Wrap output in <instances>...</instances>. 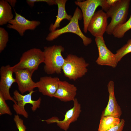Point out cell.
Segmentation results:
<instances>
[{"label":"cell","instance_id":"cell-1","mask_svg":"<svg viewBox=\"0 0 131 131\" xmlns=\"http://www.w3.org/2000/svg\"><path fill=\"white\" fill-rule=\"evenodd\" d=\"M65 50L61 45H54L45 47L43 51L45 56L44 69L48 74H60L65 61L62 53Z\"/></svg>","mask_w":131,"mask_h":131},{"label":"cell","instance_id":"cell-2","mask_svg":"<svg viewBox=\"0 0 131 131\" xmlns=\"http://www.w3.org/2000/svg\"><path fill=\"white\" fill-rule=\"evenodd\" d=\"M83 18L81 10L77 7L69 23L63 27L50 32L46 38L48 41H52L61 35L65 33H71L75 34L82 39L84 45L88 46L92 42L91 39L86 36L83 33L80 27L79 21Z\"/></svg>","mask_w":131,"mask_h":131},{"label":"cell","instance_id":"cell-3","mask_svg":"<svg viewBox=\"0 0 131 131\" xmlns=\"http://www.w3.org/2000/svg\"><path fill=\"white\" fill-rule=\"evenodd\" d=\"M130 2V0H118L106 12L107 18L110 17L111 19L106 31L107 34H112L116 27L126 22Z\"/></svg>","mask_w":131,"mask_h":131},{"label":"cell","instance_id":"cell-4","mask_svg":"<svg viewBox=\"0 0 131 131\" xmlns=\"http://www.w3.org/2000/svg\"><path fill=\"white\" fill-rule=\"evenodd\" d=\"M89 65L83 57L70 54L65 58L62 71L65 76L75 81L85 74Z\"/></svg>","mask_w":131,"mask_h":131},{"label":"cell","instance_id":"cell-5","mask_svg":"<svg viewBox=\"0 0 131 131\" xmlns=\"http://www.w3.org/2000/svg\"><path fill=\"white\" fill-rule=\"evenodd\" d=\"M45 59L43 51L37 48H33L23 53L19 62L12 66L13 69H29L35 71L40 65L44 63Z\"/></svg>","mask_w":131,"mask_h":131},{"label":"cell","instance_id":"cell-6","mask_svg":"<svg viewBox=\"0 0 131 131\" xmlns=\"http://www.w3.org/2000/svg\"><path fill=\"white\" fill-rule=\"evenodd\" d=\"M75 4L81 8L83 15V31L85 33L87 31L89 23L94 15L97 8L99 6L102 9L106 12L109 8L106 0H87L81 1H75Z\"/></svg>","mask_w":131,"mask_h":131},{"label":"cell","instance_id":"cell-7","mask_svg":"<svg viewBox=\"0 0 131 131\" xmlns=\"http://www.w3.org/2000/svg\"><path fill=\"white\" fill-rule=\"evenodd\" d=\"M35 91H32L25 95L20 93L17 90L13 92V98L17 102L16 104L13 105V109L17 115L23 116L26 118L28 116V113L25 109V106L26 104H29L32 105L31 107L33 112L36 111L40 107L41 99L40 97L37 100H33L32 95Z\"/></svg>","mask_w":131,"mask_h":131},{"label":"cell","instance_id":"cell-8","mask_svg":"<svg viewBox=\"0 0 131 131\" xmlns=\"http://www.w3.org/2000/svg\"><path fill=\"white\" fill-rule=\"evenodd\" d=\"M73 101V107L66 112L63 120H59L58 118L54 117L43 121L48 124L56 123L60 129L66 131L70 124L77 120L82 111L81 105L77 99L75 98Z\"/></svg>","mask_w":131,"mask_h":131},{"label":"cell","instance_id":"cell-9","mask_svg":"<svg viewBox=\"0 0 131 131\" xmlns=\"http://www.w3.org/2000/svg\"><path fill=\"white\" fill-rule=\"evenodd\" d=\"M13 70L9 65L1 66L0 70V93L5 100H9L16 104V102L10 94L9 89L12 84L16 82L13 76Z\"/></svg>","mask_w":131,"mask_h":131},{"label":"cell","instance_id":"cell-10","mask_svg":"<svg viewBox=\"0 0 131 131\" xmlns=\"http://www.w3.org/2000/svg\"><path fill=\"white\" fill-rule=\"evenodd\" d=\"M95 41L98 53L96 63L99 65L116 67L118 63L115 55L107 48L103 36L95 37Z\"/></svg>","mask_w":131,"mask_h":131},{"label":"cell","instance_id":"cell-11","mask_svg":"<svg viewBox=\"0 0 131 131\" xmlns=\"http://www.w3.org/2000/svg\"><path fill=\"white\" fill-rule=\"evenodd\" d=\"M13 70L15 75L16 82L21 94L27 91L30 92L36 88V82L32 79V75L35 71L27 69Z\"/></svg>","mask_w":131,"mask_h":131},{"label":"cell","instance_id":"cell-12","mask_svg":"<svg viewBox=\"0 0 131 131\" xmlns=\"http://www.w3.org/2000/svg\"><path fill=\"white\" fill-rule=\"evenodd\" d=\"M107 18L102 9L95 12L89 23L87 31L95 37L103 36L108 25Z\"/></svg>","mask_w":131,"mask_h":131},{"label":"cell","instance_id":"cell-13","mask_svg":"<svg viewBox=\"0 0 131 131\" xmlns=\"http://www.w3.org/2000/svg\"><path fill=\"white\" fill-rule=\"evenodd\" d=\"M40 24L39 21L28 20L15 11L14 18L8 22L7 26L16 30L22 36L26 31L34 30Z\"/></svg>","mask_w":131,"mask_h":131},{"label":"cell","instance_id":"cell-14","mask_svg":"<svg viewBox=\"0 0 131 131\" xmlns=\"http://www.w3.org/2000/svg\"><path fill=\"white\" fill-rule=\"evenodd\" d=\"M114 83L113 81H109L107 85L109 98L106 107L102 112L101 117L111 116L120 119L122 112L115 97Z\"/></svg>","mask_w":131,"mask_h":131},{"label":"cell","instance_id":"cell-15","mask_svg":"<svg viewBox=\"0 0 131 131\" xmlns=\"http://www.w3.org/2000/svg\"><path fill=\"white\" fill-rule=\"evenodd\" d=\"M60 81L57 77H42L36 82V88L43 95L52 98L57 89Z\"/></svg>","mask_w":131,"mask_h":131},{"label":"cell","instance_id":"cell-16","mask_svg":"<svg viewBox=\"0 0 131 131\" xmlns=\"http://www.w3.org/2000/svg\"><path fill=\"white\" fill-rule=\"evenodd\" d=\"M77 90L74 84L66 81H60L57 89L53 97L61 101H73L75 99Z\"/></svg>","mask_w":131,"mask_h":131},{"label":"cell","instance_id":"cell-17","mask_svg":"<svg viewBox=\"0 0 131 131\" xmlns=\"http://www.w3.org/2000/svg\"><path fill=\"white\" fill-rule=\"evenodd\" d=\"M66 0H55L58 8V12L56 19L54 24H52L50 26L49 30L50 32L56 30L60 26L61 22L64 19H66L70 21L72 16L67 14L65 9V5Z\"/></svg>","mask_w":131,"mask_h":131},{"label":"cell","instance_id":"cell-18","mask_svg":"<svg viewBox=\"0 0 131 131\" xmlns=\"http://www.w3.org/2000/svg\"><path fill=\"white\" fill-rule=\"evenodd\" d=\"M13 18L11 6L6 0H0V25L7 24Z\"/></svg>","mask_w":131,"mask_h":131},{"label":"cell","instance_id":"cell-19","mask_svg":"<svg viewBox=\"0 0 131 131\" xmlns=\"http://www.w3.org/2000/svg\"><path fill=\"white\" fill-rule=\"evenodd\" d=\"M121 119L111 116L101 117L98 131H107L118 124Z\"/></svg>","mask_w":131,"mask_h":131},{"label":"cell","instance_id":"cell-20","mask_svg":"<svg viewBox=\"0 0 131 131\" xmlns=\"http://www.w3.org/2000/svg\"><path fill=\"white\" fill-rule=\"evenodd\" d=\"M131 29V15L129 19L124 24L116 27L112 33L114 36L117 38H121L125 33Z\"/></svg>","mask_w":131,"mask_h":131},{"label":"cell","instance_id":"cell-21","mask_svg":"<svg viewBox=\"0 0 131 131\" xmlns=\"http://www.w3.org/2000/svg\"><path fill=\"white\" fill-rule=\"evenodd\" d=\"M131 52V39L129 40L127 43L117 50L115 54L117 63L127 54Z\"/></svg>","mask_w":131,"mask_h":131},{"label":"cell","instance_id":"cell-22","mask_svg":"<svg viewBox=\"0 0 131 131\" xmlns=\"http://www.w3.org/2000/svg\"><path fill=\"white\" fill-rule=\"evenodd\" d=\"M9 40L8 32L4 28L0 27V52L1 53L6 47Z\"/></svg>","mask_w":131,"mask_h":131},{"label":"cell","instance_id":"cell-23","mask_svg":"<svg viewBox=\"0 0 131 131\" xmlns=\"http://www.w3.org/2000/svg\"><path fill=\"white\" fill-rule=\"evenodd\" d=\"M5 100L0 93V115L7 114L11 115L12 113L6 102Z\"/></svg>","mask_w":131,"mask_h":131},{"label":"cell","instance_id":"cell-24","mask_svg":"<svg viewBox=\"0 0 131 131\" xmlns=\"http://www.w3.org/2000/svg\"><path fill=\"white\" fill-rule=\"evenodd\" d=\"M14 120L19 131H26V128L24 123L23 120L18 115H14Z\"/></svg>","mask_w":131,"mask_h":131},{"label":"cell","instance_id":"cell-25","mask_svg":"<svg viewBox=\"0 0 131 131\" xmlns=\"http://www.w3.org/2000/svg\"><path fill=\"white\" fill-rule=\"evenodd\" d=\"M27 4L31 7H33L36 2H44L47 3L49 5H57L55 0H27Z\"/></svg>","mask_w":131,"mask_h":131},{"label":"cell","instance_id":"cell-26","mask_svg":"<svg viewBox=\"0 0 131 131\" xmlns=\"http://www.w3.org/2000/svg\"><path fill=\"white\" fill-rule=\"evenodd\" d=\"M125 123V121L124 119H121L120 122L118 124L107 131H122Z\"/></svg>","mask_w":131,"mask_h":131},{"label":"cell","instance_id":"cell-27","mask_svg":"<svg viewBox=\"0 0 131 131\" xmlns=\"http://www.w3.org/2000/svg\"><path fill=\"white\" fill-rule=\"evenodd\" d=\"M107 4L110 8L114 5L118 0H106Z\"/></svg>","mask_w":131,"mask_h":131},{"label":"cell","instance_id":"cell-28","mask_svg":"<svg viewBox=\"0 0 131 131\" xmlns=\"http://www.w3.org/2000/svg\"><path fill=\"white\" fill-rule=\"evenodd\" d=\"M13 7H15L17 1L16 0H6Z\"/></svg>","mask_w":131,"mask_h":131}]
</instances>
